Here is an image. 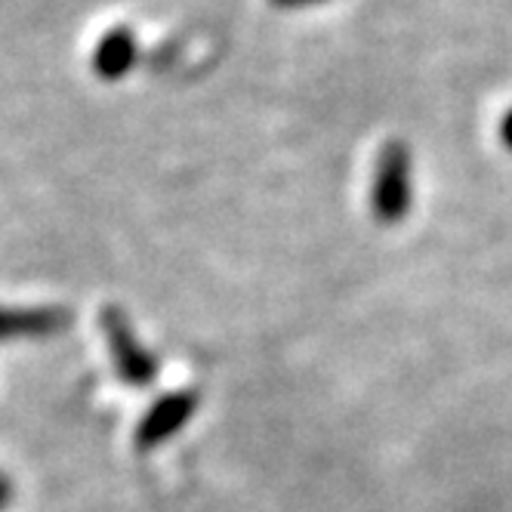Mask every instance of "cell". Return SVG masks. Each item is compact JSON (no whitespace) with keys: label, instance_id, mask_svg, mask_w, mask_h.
<instances>
[{"label":"cell","instance_id":"obj_6","mask_svg":"<svg viewBox=\"0 0 512 512\" xmlns=\"http://www.w3.org/2000/svg\"><path fill=\"white\" fill-rule=\"evenodd\" d=\"M278 10H297V7H312V4H324V0H269Z\"/></svg>","mask_w":512,"mask_h":512},{"label":"cell","instance_id":"obj_8","mask_svg":"<svg viewBox=\"0 0 512 512\" xmlns=\"http://www.w3.org/2000/svg\"><path fill=\"white\" fill-rule=\"evenodd\" d=\"M500 136H503V142L512 149V108H509L506 118H503V124H500Z\"/></svg>","mask_w":512,"mask_h":512},{"label":"cell","instance_id":"obj_4","mask_svg":"<svg viewBox=\"0 0 512 512\" xmlns=\"http://www.w3.org/2000/svg\"><path fill=\"white\" fill-rule=\"evenodd\" d=\"M71 327V312L65 306L38 309H0V343L16 340H50Z\"/></svg>","mask_w":512,"mask_h":512},{"label":"cell","instance_id":"obj_5","mask_svg":"<svg viewBox=\"0 0 512 512\" xmlns=\"http://www.w3.org/2000/svg\"><path fill=\"white\" fill-rule=\"evenodd\" d=\"M136 65V34L130 28L105 31L93 50V71L102 81H118Z\"/></svg>","mask_w":512,"mask_h":512},{"label":"cell","instance_id":"obj_7","mask_svg":"<svg viewBox=\"0 0 512 512\" xmlns=\"http://www.w3.org/2000/svg\"><path fill=\"white\" fill-rule=\"evenodd\" d=\"M13 500V482L7 479V475H0V512H4Z\"/></svg>","mask_w":512,"mask_h":512},{"label":"cell","instance_id":"obj_1","mask_svg":"<svg viewBox=\"0 0 512 512\" xmlns=\"http://www.w3.org/2000/svg\"><path fill=\"white\" fill-rule=\"evenodd\" d=\"M411 152L405 142H386L377 155V170H374V189H371V207L380 223L392 226L401 223L411 210Z\"/></svg>","mask_w":512,"mask_h":512},{"label":"cell","instance_id":"obj_2","mask_svg":"<svg viewBox=\"0 0 512 512\" xmlns=\"http://www.w3.org/2000/svg\"><path fill=\"white\" fill-rule=\"evenodd\" d=\"M102 334L108 340V349H112L115 368L121 374V380L127 386H152V380L158 377V358L152 352H145L139 346V340L133 337V324L130 318L121 312V306H105L99 315Z\"/></svg>","mask_w":512,"mask_h":512},{"label":"cell","instance_id":"obj_3","mask_svg":"<svg viewBox=\"0 0 512 512\" xmlns=\"http://www.w3.org/2000/svg\"><path fill=\"white\" fill-rule=\"evenodd\" d=\"M195 411H198V395L195 392L164 395L161 401H155V408L142 417V423L136 429V448L139 451H152V448L164 445L167 438H173L182 426L192 420Z\"/></svg>","mask_w":512,"mask_h":512}]
</instances>
